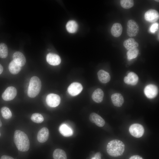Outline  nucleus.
<instances>
[{"label":"nucleus","instance_id":"c9c22d12","mask_svg":"<svg viewBox=\"0 0 159 159\" xmlns=\"http://www.w3.org/2000/svg\"><path fill=\"white\" fill-rule=\"evenodd\" d=\"M155 1H157V2H159V0H155Z\"/></svg>","mask_w":159,"mask_h":159},{"label":"nucleus","instance_id":"473e14b6","mask_svg":"<svg viewBox=\"0 0 159 159\" xmlns=\"http://www.w3.org/2000/svg\"><path fill=\"white\" fill-rule=\"evenodd\" d=\"M0 159H14L11 157L6 155H3L1 157Z\"/></svg>","mask_w":159,"mask_h":159},{"label":"nucleus","instance_id":"9b49d317","mask_svg":"<svg viewBox=\"0 0 159 159\" xmlns=\"http://www.w3.org/2000/svg\"><path fill=\"white\" fill-rule=\"evenodd\" d=\"M139 78L138 75L133 72H129L127 76L124 78L125 83L132 85H136L138 81Z\"/></svg>","mask_w":159,"mask_h":159},{"label":"nucleus","instance_id":"c756f323","mask_svg":"<svg viewBox=\"0 0 159 159\" xmlns=\"http://www.w3.org/2000/svg\"><path fill=\"white\" fill-rule=\"evenodd\" d=\"M159 25L157 23H154L150 26V32L152 33H154L158 29Z\"/></svg>","mask_w":159,"mask_h":159},{"label":"nucleus","instance_id":"423d86ee","mask_svg":"<svg viewBox=\"0 0 159 159\" xmlns=\"http://www.w3.org/2000/svg\"><path fill=\"white\" fill-rule=\"evenodd\" d=\"M46 101L49 106L55 107L60 104L61 99L59 95L55 94L50 93L47 96Z\"/></svg>","mask_w":159,"mask_h":159},{"label":"nucleus","instance_id":"6ab92c4d","mask_svg":"<svg viewBox=\"0 0 159 159\" xmlns=\"http://www.w3.org/2000/svg\"><path fill=\"white\" fill-rule=\"evenodd\" d=\"M59 131L61 134L65 137H69L72 136L73 134L72 129L65 124L61 125L59 127Z\"/></svg>","mask_w":159,"mask_h":159},{"label":"nucleus","instance_id":"393cba45","mask_svg":"<svg viewBox=\"0 0 159 159\" xmlns=\"http://www.w3.org/2000/svg\"><path fill=\"white\" fill-rule=\"evenodd\" d=\"M8 49L7 45L4 43H0V57L5 58L8 55Z\"/></svg>","mask_w":159,"mask_h":159},{"label":"nucleus","instance_id":"1a4fd4ad","mask_svg":"<svg viewBox=\"0 0 159 159\" xmlns=\"http://www.w3.org/2000/svg\"><path fill=\"white\" fill-rule=\"evenodd\" d=\"M82 89V86L80 83L74 82L69 86L67 88V91L71 96H75L79 94Z\"/></svg>","mask_w":159,"mask_h":159},{"label":"nucleus","instance_id":"f704fd0d","mask_svg":"<svg viewBox=\"0 0 159 159\" xmlns=\"http://www.w3.org/2000/svg\"><path fill=\"white\" fill-rule=\"evenodd\" d=\"M2 125V123L0 119V127H1Z\"/></svg>","mask_w":159,"mask_h":159},{"label":"nucleus","instance_id":"0eeeda50","mask_svg":"<svg viewBox=\"0 0 159 159\" xmlns=\"http://www.w3.org/2000/svg\"><path fill=\"white\" fill-rule=\"evenodd\" d=\"M144 93L148 98H154L157 96L158 94V88L155 85H148L145 87L144 89Z\"/></svg>","mask_w":159,"mask_h":159},{"label":"nucleus","instance_id":"7c9ffc66","mask_svg":"<svg viewBox=\"0 0 159 159\" xmlns=\"http://www.w3.org/2000/svg\"><path fill=\"white\" fill-rule=\"evenodd\" d=\"M91 159H101V155L100 152L96 153L95 155L94 156L91 158Z\"/></svg>","mask_w":159,"mask_h":159},{"label":"nucleus","instance_id":"c85d7f7f","mask_svg":"<svg viewBox=\"0 0 159 159\" xmlns=\"http://www.w3.org/2000/svg\"><path fill=\"white\" fill-rule=\"evenodd\" d=\"M120 4L123 8L129 9L133 6L134 2L132 0H121L120 1Z\"/></svg>","mask_w":159,"mask_h":159},{"label":"nucleus","instance_id":"a211bd4d","mask_svg":"<svg viewBox=\"0 0 159 159\" xmlns=\"http://www.w3.org/2000/svg\"><path fill=\"white\" fill-rule=\"evenodd\" d=\"M97 75L99 80L102 83H106L110 80V76L109 74L102 69L98 72Z\"/></svg>","mask_w":159,"mask_h":159},{"label":"nucleus","instance_id":"aec40b11","mask_svg":"<svg viewBox=\"0 0 159 159\" xmlns=\"http://www.w3.org/2000/svg\"><path fill=\"white\" fill-rule=\"evenodd\" d=\"M122 31V26L120 23H116L112 26L111 29V32L114 37H118L121 34Z\"/></svg>","mask_w":159,"mask_h":159},{"label":"nucleus","instance_id":"f8f14e48","mask_svg":"<svg viewBox=\"0 0 159 159\" xmlns=\"http://www.w3.org/2000/svg\"><path fill=\"white\" fill-rule=\"evenodd\" d=\"M89 120L91 122L95 123L99 127H103L105 124V121L102 117L95 112H92L90 115Z\"/></svg>","mask_w":159,"mask_h":159},{"label":"nucleus","instance_id":"6e6552de","mask_svg":"<svg viewBox=\"0 0 159 159\" xmlns=\"http://www.w3.org/2000/svg\"><path fill=\"white\" fill-rule=\"evenodd\" d=\"M17 93V90L15 87L10 86L8 87L3 93L2 97L5 101H10L15 97Z\"/></svg>","mask_w":159,"mask_h":159},{"label":"nucleus","instance_id":"2f4dec72","mask_svg":"<svg viewBox=\"0 0 159 159\" xmlns=\"http://www.w3.org/2000/svg\"><path fill=\"white\" fill-rule=\"evenodd\" d=\"M129 159H143L141 156L138 155H134L131 156Z\"/></svg>","mask_w":159,"mask_h":159},{"label":"nucleus","instance_id":"f257e3e1","mask_svg":"<svg viewBox=\"0 0 159 159\" xmlns=\"http://www.w3.org/2000/svg\"><path fill=\"white\" fill-rule=\"evenodd\" d=\"M14 140L19 150L26 152L29 150L30 146L29 141L27 135L24 132L19 130H15Z\"/></svg>","mask_w":159,"mask_h":159},{"label":"nucleus","instance_id":"9d476101","mask_svg":"<svg viewBox=\"0 0 159 159\" xmlns=\"http://www.w3.org/2000/svg\"><path fill=\"white\" fill-rule=\"evenodd\" d=\"M144 17L147 21L150 22H154L158 19L159 15L157 10L150 9L145 13Z\"/></svg>","mask_w":159,"mask_h":159},{"label":"nucleus","instance_id":"a878e982","mask_svg":"<svg viewBox=\"0 0 159 159\" xmlns=\"http://www.w3.org/2000/svg\"><path fill=\"white\" fill-rule=\"evenodd\" d=\"M139 51L137 48H134L129 50L127 53V58L129 60L136 57L138 54Z\"/></svg>","mask_w":159,"mask_h":159},{"label":"nucleus","instance_id":"e433bc0d","mask_svg":"<svg viewBox=\"0 0 159 159\" xmlns=\"http://www.w3.org/2000/svg\"><path fill=\"white\" fill-rule=\"evenodd\" d=\"M0 136H1V133L0 132Z\"/></svg>","mask_w":159,"mask_h":159},{"label":"nucleus","instance_id":"bb28decb","mask_svg":"<svg viewBox=\"0 0 159 159\" xmlns=\"http://www.w3.org/2000/svg\"><path fill=\"white\" fill-rule=\"evenodd\" d=\"M1 112L3 117L4 119H9L12 116V114L10 110L6 107H2Z\"/></svg>","mask_w":159,"mask_h":159},{"label":"nucleus","instance_id":"412c9836","mask_svg":"<svg viewBox=\"0 0 159 159\" xmlns=\"http://www.w3.org/2000/svg\"><path fill=\"white\" fill-rule=\"evenodd\" d=\"M123 45L125 48L127 50L137 48L139 46L138 43L133 38H130L125 40L124 42Z\"/></svg>","mask_w":159,"mask_h":159},{"label":"nucleus","instance_id":"b1692460","mask_svg":"<svg viewBox=\"0 0 159 159\" xmlns=\"http://www.w3.org/2000/svg\"><path fill=\"white\" fill-rule=\"evenodd\" d=\"M66 28L69 32L71 33H74L77 29L78 24L75 21L70 20L67 23Z\"/></svg>","mask_w":159,"mask_h":159},{"label":"nucleus","instance_id":"f3484780","mask_svg":"<svg viewBox=\"0 0 159 159\" xmlns=\"http://www.w3.org/2000/svg\"><path fill=\"white\" fill-rule=\"evenodd\" d=\"M104 93L103 91L100 88L95 90L92 95L93 100L97 103L101 102L103 100Z\"/></svg>","mask_w":159,"mask_h":159},{"label":"nucleus","instance_id":"39448f33","mask_svg":"<svg viewBox=\"0 0 159 159\" xmlns=\"http://www.w3.org/2000/svg\"><path fill=\"white\" fill-rule=\"evenodd\" d=\"M129 131L130 134L133 137L139 138L143 135L144 129L141 125L138 123H135L130 126Z\"/></svg>","mask_w":159,"mask_h":159},{"label":"nucleus","instance_id":"cd10ccee","mask_svg":"<svg viewBox=\"0 0 159 159\" xmlns=\"http://www.w3.org/2000/svg\"><path fill=\"white\" fill-rule=\"evenodd\" d=\"M31 119L33 122L37 123H41L44 120V118L42 115L37 113L32 114L31 116Z\"/></svg>","mask_w":159,"mask_h":159},{"label":"nucleus","instance_id":"2eb2a0df","mask_svg":"<svg viewBox=\"0 0 159 159\" xmlns=\"http://www.w3.org/2000/svg\"><path fill=\"white\" fill-rule=\"evenodd\" d=\"M112 102L113 105L117 107H121L124 102V99L121 94L119 93H115L111 96Z\"/></svg>","mask_w":159,"mask_h":159},{"label":"nucleus","instance_id":"72a5a7b5","mask_svg":"<svg viewBox=\"0 0 159 159\" xmlns=\"http://www.w3.org/2000/svg\"><path fill=\"white\" fill-rule=\"evenodd\" d=\"M3 70V68L2 65L0 64V74H1Z\"/></svg>","mask_w":159,"mask_h":159},{"label":"nucleus","instance_id":"7ed1b4c3","mask_svg":"<svg viewBox=\"0 0 159 159\" xmlns=\"http://www.w3.org/2000/svg\"><path fill=\"white\" fill-rule=\"evenodd\" d=\"M42 87L41 82L37 77H32L30 80L27 90V95L31 98L36 97L39 93Z\"/></svg>","mask_w":159,"mask_h":159},{"label":"nucleus","instance_id":"5701e85b","mask_svg":"<svg viewBox=\"0 0 159 159\" xmlns=\"http://www.w3.org/2000/svg\"><path fill=\"white\" fill-rule=\"evenodd\" d=\"M54 159H67V156L65 151L60 149H57L53 154Z\"/></svg>","mask_w":159,"mask_h":159},{"label":"nucleus","instance_id":"20e7f679","mask_svg":"<svg viewBox=\"0 0 159 159\" xmlns=\"http://www.w3.org/2000/svg\"><path fill=\"white\" fill-rule=\"evenodd\" d=\"M139 26L134 20L130 19L127 23V33L130 37L135 36L139 31Z\"/></svg>","mask_w":159,"mask_h":159},{"label":"nucleus","instance_id":"4468645a","mask_svg":"<svg viewBox=\"0 0 159 159\" xmlns=\"http://www.w3.org/2000/svg\"><path fill=\"white\" fill-rule=\"evenodd\" d=\"M46 60L49 64L53 66L58 65L61 62L60 57L58 55L53 53H49L47 54Z\"/></svg>","mask_w":159,"mask_h":159},{"label":"nucleus","instance_id":"f03ea898","mask_svg":"<svg viewBox=\"0 0 159 159\" xmlns=\"http://www.w3.org/2000/svg\"><path fill=\"white\" fill-rule=\"evenodd\" d=\"M125 145L123 142L117 139L113 140L107 144L106 149L108 154L112 157L121 155L125 150Z\"/></svg>","mask_w":159,"mask_h":159},{"label":"nucleus","instance_id":"ddd939ff","mask_svg":"<svg viewBox=\"0 0 159 159\" xmlns=\"http://www.w3.org/2000/svg\"><path fill=\"white\" fill-rule=\"evenodd\" d=\"M49 135V131L48 128L43 127L39 131L37 136V140L40 143H44L48 139Z\"/></svg>","mask_w":159,"mask_h":159},{"label":"nucleus","instance_id":"4be33fe9","mask_svg":"<svg viewBox=\"0 0 159 159\" xmlns=\"http://www.w3.org/2000/svg\"><path fill=\"white\" fill-rule=\"evenodd\" d=\"M21 67L17 64L13 60L9 63V69L11 73L13 74H17L21 71Z\"/></svg>","mask_w":159,"mask_h":159},{"label":"nucleus","instance_id":"dca6fc26","mask_svg":"<svg viewBox=\"0 0 159 159\" xmlns=\"http://www.w3.org/2000/svg\"><path fill=\"white\" fill-rule=\"evenodd\" d=\"M13 60L21 67L24 66L26 60L24 54L20 52H16L13 55Z\"/></svg>","mask_w":159,"mask_h":159}]
</instances>
